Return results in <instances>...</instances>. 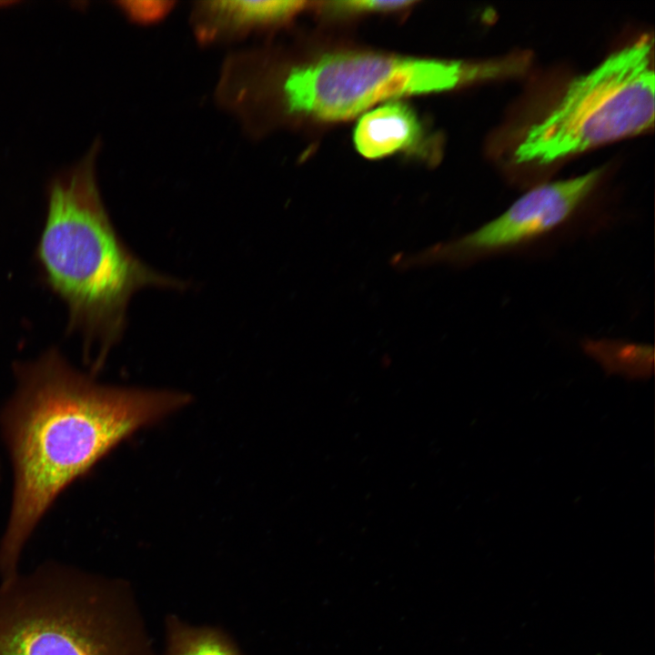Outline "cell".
I'll list each match as a JSON object with an SVG mask.
<instances>
[{
  "instance_id": "6da1fadb",
  "label": "cell",
  "mask_w": 655,
  "mask_h": 655,
  "mask_svg": "<svg viewBox=\"0 0 655 655\" xmlns=\"http://www.w3.org/2000/svg\"><path fill=\"white\" fill-rule=\"evenodd\" d=\"M0 426L14 469L0 577L18 572L25 543L56 498L138 428L190 402L182 392L97 383L55 348L15 365Z\"/></svg>"
},
{
  "instance_id": "7a4b0ae2",
  "label": "cell",
  "mask_w": 655,
  "mask_h": 655,
  "mask_svg": "<svg viewBox=\"0 0 655 655\" xmlns=\"http://www.w3.org/2000/svg\"><path fill=\"white\" fill-rule=\"evenodd\" d=\"M100 146L96 140L76 166L52 181L36 247L45 282L67 307L68 329L81 333L86 354L97 349L95 370L121 339L136 294L189 286L148 266L119 237L97 185Z\"/></svg>"
},
{
  "instance_id": "3957f363",
  "label": "cell",
  "mask_w": 655,
  "mask_h": 655,
  "mask_svg": "<svg viewBox=\"0 0 655 655\" xmlns=\"http://www.w3.org/2000/svg\"><path fill=\"white\" fill-rule=\"evenodd\" d=\"M0 655H156L131 585L55 561L0 584Z\"/></svg>"
},
{
  "instance_id": "277c9868",
  "label": "cell",
  "mask_w": 655,
  "mask_h": 655,
  "mask_svg": "<svg viewBox=\"0 0 655 655\" xmlns=\"http://www.w3.org/2000/svg\"><path fill=\"white\" fill-rule=\"evenodd\" d=\"M511 61L469 63L369 53H336L277 71L265 53L247 66L241 99L264 129L272 113L324 120L353 117L384 99L439 92L508 74Z\"/></svg>"
},
{
  "instance_id": "5b68a950",
  "label": "cell",
  "mask_w": 655,
  "mask_h": 655,
  "mask_svg": "<svg viewBox=\"0 0 655 655\" xmlns=\"http://www.w3.org/2000/svg\"><path fill=\"white\" fill-rule=\"evenodd\" d=\"M653 40L644 35L573 79L514 151L517 163L549 164L621 137L654 122Z\"/></svg>"
},
{
  "instance_id": "8992f818",
  "label": "cell",
  "mask_w": 655,
  "mask_h": 655,
  "mask_svg": "<svg viewBox=\"0 0 655 655\" xmlns=\"http://www.w3.org/2000/svg\"><path fill=\"white\" fill-rule=\"evenodd\" d=\"M602 174L603 169L598 168L538 186L473 232L410 256L403 264L465 267L491 257L522 252L570 233L579 227V215Z\"/></svg>"
},
{
  "instance_id": "52a82bcc",
  "label": "cell",
  "mask_w": 655,
  "mask_h": 655,
  "mask_svg": "<svg viewBox=\"0 0 655 655\" xmlns=\"http://www.w3.org/2000/svg\"><path fill=\"white\" fill-rule=\"evenodd\" d=\"M305 1H197L189 25L202 46L243 41L285 25L307 5Z\"/></svg>"
},
{
  "instance_id": "ba28073f",
  "label": "cell",
  "mask_w": 655,
  "mask_h": 655,
  "mask_svg": "<svg viewBox=\"0 0 655 655\" xmlns=\"http://www.w3.org/2000/svg\"><path fill=\"white\" fill-rule=\"evenodd\" d=\"M422 136V125L415 111L407 104L390 102L364 115L353 139L362 156L379 158L414 148Z\"/></svg>"
},
{
  "instance_id": "9c48e42d",
  "label": "cell",
  "mask_w": 655,
  "mask_h": 655,
  "mask_svg": "<svg viewBox=\"0 0 655 655\" xmlns=\"http://www.w3.org/2000/svg\"><path fill=\"white\" fill-rule=\"evenodd\" d=\"M162 655H241L238 645L224 630L192 625L175 614L165 619Z\"/></svg>"
},
{
  "instance_id": "30bf717a",
  "label": "cell",
  "mask_w": 655,
  "mask_h": 655,
  "mask_svg": "<svg viewBox=\"0 0 655 655\" xmlns=\"http://www.w3.org/2000/svg\"><path fill=\"white\" fill-rule=\"evenodd\" d=\"M414 4L413 1H339L330 3L329 7L338 12H370V11H393L405 8Z\"/></svg>"
},
{
  "instance_id": "8fae6325",
  "label": "cell",
  "mask_w": 655,
  "mask_h": 655,
  "mask_svg": "<svg viewBox=\"0 0 655 655\" xmlns=\"http://www.w3.org/2000/svg\"><path fill=\"white\" fill-rule=\"evenodd\" d=\"M121 8L130 17L131 20L137 23H146L158 20L162 15H166L173 2H151L149 6H136L134 2H122Z\"/></svg>"
}]
</instances>
